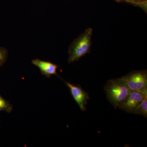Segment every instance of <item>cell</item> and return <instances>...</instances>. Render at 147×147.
Listing matches in <instances>:
<instances>
[{"label":"cell","mask_w":147,"mask_h":147,"mask_svg":"<svg viewBox=\"0 0 147 147\" xmlns=\"http://www.w3.org/2000/svg\"><path fill=\"white\" fill-rule=\"evenodd\" d=\"M135 114L141 115L147 117V94L145 95L143 100L140 102L135 111Z\"/></svg>","instance_id":"52a82bcc"},{"label":"cell","mask_w":147,"mask_h":147,"mask_svg":"<svg viewBox=\"0 0 147 147\" xmlns=\"http://www.w3.org/2000/svg\"><path fill=\"white\" fill-rule=\"evenodd\" d=\"M146 94L147 90L144 92L131 91L126 99L118 108L127 113L134 114L137 107Z\"/></svg>","instance_id":"277c9868"},{"label":"cell","mask_w":147,"mask_h":147,"mask_svg":"<svg viewBox=\"0 0 147 147\" xmlns=\"http://www.w3.org/2000/svg\"><path fill=\"white\" fill-rule=\"evenodd\" d=\"M121 78L131 91L144 92L147 90L146 70L131 71Z\"/></svg>","instance_id":"3957f363"},{"label":"cell","mask_w":147,"mask_h":147,"mask_svg":"<svg viewBox=\"0 0 147 147\" xmlns=\"http://www.w3.org/2000/svg\"><path fill=\"white\" fill-rule=\"evenodd\" d=\"M8 52L6 49L0 46V67L2 66L7 60Z\"/></svg>","instance_id":"9c48e42d"},{"label":"cell","mask_w":147,"mask_h":147,"mask_svg":"<svg viewBox=\"0 0 147 147\" xmlns=\"http://www.w3.org/2000/svg\"><path fill=\"white\" fill-rule=\"evenodd\" d=\"M13 109L12 104L0 94V112L5 111L7 113H10L12 112Z\"/></svg>","instance_id":"ba28073f"},{"label":"cell","mask_w":147,"mask_h":147,"mask_svg":"<svg viewBox=\"0 0 147 147\" xmlns=\"http://www.w3.org/2000/svg\"><path fill=\"white\" fill-rule=\"evenodd\" d=\"M92 32V28L86 29L83 33L71 42L69 48V63L79 60L90 53Z\"/></svg>","instance_id":"7a4b0ae2"},{"label":"cell","mask_w":147,"mask_h":147,"mask_svg":"<svg viewBox=\"0 0 147 147\" xmlns=\"http://www.w3.org/2000/svg\"><path fill=\"white\" fill-rule=\"evenodd\" d=\"M32 63L39 69L42 75L47 78H50L52 75H56L61 79L58 75L57 70L59 66L57 65L47 61L41 60L39 59H34Z\"/></svg>","instance_id":"8992f818"},{"label":"cell","mask_w":147,"mask_h":147,"mask_svg":"<svg viewBox=\"0 0 147 147\" xmlns=\"http://www.w3.org/2000/svg\"><path fill=\"white\" fill-rule=\"evenodd\" d=\"M115 1H120L121 0H115Z\"/></svg>","instance_id":"8fae6325"},{"label":"cell","mask_w":147,"mask_h":147,"mask_svg":"<svg viewBox=\"0 0 147 147\" xmlns=\"http://www.w3.org/2000/svg\"><path fill=\"white\" fill-rule=\"evenodd\" d=\"M63 81L69 89L72 97L79 105L80 110L82 111H86L87 109L86 105L90 99L88 94L79 85L75 86L69 82Z\"/></svg>","instance_id":"5b68a950"},{"label":"cell","mask_w":147,"mask_h":147,"mask_svg":"<svg viewBox=\"0 0 147 147\" xmlns=\"http://www.w3.org/2000/svg\"><path fill=\"white\" fill-rule=\"evenodd\" d=\"M104 89L108 100L115 109L118 108L131 91L121 78L109 80Z\"/></svg>","instance_id":"6da1fadb"},{"label":"cell","mask_w":147,"mask_h":147,"mask_svg":"<svg viewBox=\"0 0 147 147\" xmlns=\"http://www.w3.org/2000/svg\"><path fill=\"white\" fill-rule=\"evenodd\" d=\"M127 1H128L129 2H136V1H137V0H127Z\"/></svg>","instance_id":"30bf717a"}]
</instances>
